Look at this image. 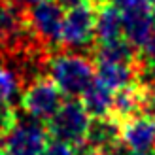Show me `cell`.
I'll return each instance as SVG.
<instances>
[{
  "label": "cell",
  "instance_id": "cell-6",
  "mask_svg": "<svg viewBox=\"0 0 155 155\" xmlns=\"http://www.w3.org/2000/svg\"><path fill=\"white\" fill-rule=\"evenodd\" d=\"M49 140L51 138L45 123L32 117L25 121L19 119L17 127L4 140L2 150L8 155H42Z\"/></svg>",
  "mask_w": 155,
  "mask_h": 155
},
{
  "label": "cell",
  "instance_id": "cell-16",
  "mask_svg": "<svg viewBox=\"0 0 155 155\" xmlns=\"http://www.w3.org/2000/svg\"><path fill=\"white\" fill-rule=\"evenodd\" d=\"M55 2L59 6H63L64 10H72V8L80 6V4H85V2H89V0H55Z\"/></svg>",
  "mask_w": 155,
  "mask_h": 155
},
{
  "label": "cell",
  "instance_id": "cell-4",
  "mask_svg": "<svg viewBox=\"0 0 155 155\" xmlns=\"http://www.w3.org/2000/svg\"><path fill=\"white\" fill-rule=\"evenodd\" d=\"M89 125H91V115L83 108L80 98H66L64 104L59 108V112L45 123L49 138L66 142L80 151L85 146Z\"/></svg>",
  "mask_w": 155,
  "mask_h": 155
},
{
  "label": "cell",
  "instance_id": "cell-12",
  "mask_svg": "<svg viewBox=\"0 0 155 155\" xmlns=\"http://www.w3.org/2000/svg\"><path fill=\"white\" fill-rule=\"evenodd\" d=\"M23 80L19 72L0 64V104H13V98L19 95L23 87Z\"/></svg>",
  "mask_w": 155,
  "mask_h": 155
},
{
  "label": "cell",
  "instance_id": "cell-10",
  "mask_svg": "<svg viewBox=\"0 0 155 155\" xmlns=\"http://www.w3.org/2000/svg\"><path fill=\"white\" fill-rule=\"evenodd\" d=\"M97 78L114 93L133 85L140 78V64L112 63V61H95Z\"/></svg>",
  "mask_w": 155,
  "mask_h": 155
},
{
  "label": "cell",
  "instance_id": "cell-9",
  "mask_svg": "<svg viewBox=\"0 0 155 155\" xmlns=\"http://www.w3.org/2000/svg\"><path fill=\"white\" fill-rule=\"evenodd\" d=\"M97 6V40L95 45H104L125 36V27L119 10L112 0H93ZM95 49V48H93Z\"/></svg>",
  "mask_w": 155,
  "mask_h": 155
},
{
  "label": "cell",
  "instance_id": "cell-21",
  "mask_svg": "<svg viewBox=\"0 0 155 155\" xmlns=\"http://www.w3.org/2000/svg\"><path fill=\"white\" fill-rule=\"evenodd\" d=\"M0 155H8V153H6V151H4V150H0Z\"/></svg>",
  "mask_w": 155,
  "mask_h": 155
},
{
  "label": "cell",
  "instance_id": "cell-1",
  "mask_svg": "<svg viewBox=\"0 0 155 155\" xmlns=\"http://www.w3.org/2000/svg\"><path fill=\"white\" fill-rule=\"evenodd\" d=\"M45 68L66 98H81V95L97 80V66L93 57L78 51L53 53L48 59Z\"/></svg>",
  "mask_w": 155,
  "mask_h": 155
},
{
  "label": "cell",
  "instance_id": "cell-8",
  "mask_svg": "<svg viewBox=\"0 0 155 155\" xmlns=\"http://www.w3.org/2000/svg\"><path fill=\"white\" fill-rule=\"evenodd\" d=\"M119 148H121V123L112 115L91 119L83 150L117 151Z\"/></svg>",
  "mask_w": 155,
  "mask_h": 155
},
{
  "label": "cell",
  "instance_id": "cell-5",
  "mask_svg": "<svg viewBox=\"0 0 155 155\" xmlns=\"http://www.w3.org/2000/svg\"><path fill=\"white\" fill-rule=\"evenodd\" d=\"M97 40V6L93 0L66 10L63 36H61V51H78L95 48Z\"/></svg>",
  "mask_w": 155,
  "mask_h": 155
},
{
  "label": "cell",
  "instance_id": "cell-18",
  "mask_svg": "<svg viewBox=\"0 0 155 155\" xmlns=\"http://www.w3.org/2000/svg\"><path fill=\"white\" fill-rule=\"evenodd\" d=\"M115 155H153V153H136V151H129V150H125L121 146V148L115 151Z\"/></svg>",
  "mask_w": 155,
  "mask_h": 155
},
{
  "label": "cell",
  "instance_id": "cell-2",
  "mask_svg": "<svg viewBox=\"0 0 155 155\" xmlns=\"http://www.w3.org/2000/svg\"><path fill=\"white\" fill-rule=\"evenodd\" d=\"M64 15L66 10L59 6L55 0H40V2L27 6L28 28L48 55L61 51Z\"/></svg>",
  "mask_w": 155,
  "mask_h": 155
},
{
  "label": "cell",
  "instance_id": "cell-15",
  "mask_svg": "<svg viewBox=\"0 0 155 155\" xmlns=\"http://www.w3.org/2000/svg\"><path fill=\"white\" fill-rule=\"evenodd\" d=\"M42 155H81V151L74 148V146L66 144V142H61V140H49V144L45 146V150Z\"/></svg>",
  "mask_w": 155,
  "mask_h": 155
},
{
  "label": "cell",
  "instance_id": "cell-7",
  "mask_svg": "<svg viewBox=\"0 0 155 155\" xmlns=\"http://www.w3.org/2000/svg\"><path fill=\"white\" fill-rule=\"evenodd\" d=\"M121 146L136 153L155 151V119L150 115H133L121 123Z\"/></svg>",
  "mask_w": 155,
  "mask_h": 155
},
{
  "label": "cell",
  "instance_id": "cell-20",
  "mask_svg": "<svg viewBox=\"0 0 155 155\" xmlns=\"http://www.w3.org/2000/svg\"><path fill=\"white\" fill-rule=\"evenodd\" d=\"M28 2H30V4H34V2H40V0H28Z\"/></svg>",
  "mask_w": 155,
  "mask_h": 155
},
{
  "label": "cell",
  "instance_id": "cell-3",
  "mask_svg": "<svg viewBox=\"0 0 155 155\" xmlns=\"http://www.w3.org/2000/svg\"><path fill=\"white\" fill-rule=\"evenodd\" d=\"M66 97L59 85L53 81L49 74H40L34 80H30L21 93V108L28 117L48 123L53 115L59 112V108L64 104Z\"/></svg>",
  "mask_w": 155,
  "mask_h": 155
},
{
  "label": "cell",
  "instance_id": "cell-11",
  "mask_svg": "<svg viewBox=\"0 0 155 155\" xmlns=\"http://www.w3.org/2000/svg\"><path fill=\"white\" fill-rule=\"evenodd\" d=\"M81 104L91 115V119L95 117H106L112 114V106H114V91L110 87H106L97 78L93 85L81 95Z\"/></svg>",
  "mask_w": 155,
  "mask_h": 155
},
{
  "label": "cell",
  "instance_id": "cell-22",
  "mask_svg": "<svg viewBox=\"0 0 155 155\" xmlns=\"http://www.w3.org/2000/svg\"><path fill=\"white\" fill-rule=\"evenodd\" d=\"M15 2H21V0H15Z\"/></svg>",
  "mask_w": 155,
  "mask_h": 155
},
{
  "label": "cell",
  "instance_id": "cell-13",
  "mask_svg": "<svg viewBox=\"0 0 155 155\" xmlns=\"http://www.w3.org/2000/svg\"><path fill=\"white\" fill-rule=\"evenodd\" d=\"M17 123H19V115L13 104H0V150H2L4 140L17 127Z\"/></svg>",
  "mask_w": 155,
  "mask_h": 155
},
{
  "label": "cell",
  "instance_id": "cell-17",
  "mask_svg": "<svg viewBox=\"0 0 155 155\" xmlns=\"http://www.w3.org/2000/svg\"><path fill=\"white\" fill-rule=\"evenodd\" d=\"M81 155H115V151H100V150H83Z\"/></svg>",
  "mask_w": 155,
  "mask_h": 155
},
{
  "label": "cell",
  "instance_id": "cell-19",
  "mask_svg": "<svg viewBox=\"0 0 155 155\" xmlns=\"http://www.w3.org/2000/svg\"><path fill=\"white\" fill-rule=\"evenodd\" d=\"M151 13H153V21H155V0H151Z\"/></svg>",
  "mask_w": 155,
  "mask_h": 155
},
{
  "label": "cell",
  "instance_id": "cell-14",
  "mask_svg": "<svg viewBox=\"0 0 155 155\" xmlns=\"http://www.w3.org/2000/svg\"><path fill=\"white\" fill-rule=\"evenodd\" d=\"M140 55V68H151L155 66V30L151 32V36L144 42V45L138 49Z\"/></svg>",
  "mask_w": 155,
  "mask_h": 155
}]
</instances>
